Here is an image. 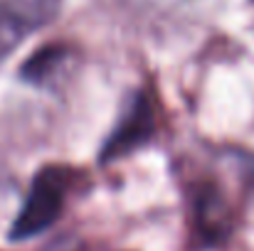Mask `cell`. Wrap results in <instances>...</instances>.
<instances>
[{
	"instance_id": "6da1fadb",
	"label": "cell",
	"mask_w": 254,
	"mask_h": 251,
	"mask_svg": "<svg viewBox=\"0 0 254 251\" xmlns=\"http://www.w3.org/2000/svg\"><path fill=\"white\" fill-rule=\"evenodd\" d=\"M69 177H72L69 170L60 165L45 167L35 175V182L27 192V200L12 222L10 239L20 242V239L37 237L40 232L50 229L57 222V217L62 214V207H64Z\"/></svg>"
},
{
	"instance_id": "7a4b0ae2",
	"label": "cell",
	"mask_w": 254,
	"mask_h": 251,
	"mask_svg": "<svg viewBox=\"0 0 254 251\" xmlns=\"http://www.w3.org/2000/svg\"><path fill=\"white\" fill-rule=\"evenodd\" d=\"M62 0H0V62L60 12Z\"/></svg>"
},
{
	"instance_id": "3957f363",
	"label": "cell",
	"mask_w": 254,
	"mask_h": 251,
	"mask_svg": "<svg viewBox=\"0 0 254 251\" xmlns=\"http://www.w3.org/2000/svg\"><path fill=\"white\" fill-rule=\"evenodd\" d=\"M156 131V108L151 103L148 96L138 94L133 99V103L126 108L124 118L119 121V126L114 128L111 138L104 146V160L111 158H121L128 151L143 146Z\"/></svg>"
},
{
	"instance_id": "277c9868",
	"label": "cell",
	"mask_w": 254,
	"mask_h": 251,
	"mask_svg": "<svg viewBox=\"0 0 254 251\" xmlns=\"http://www.w3.org/2000/svg\"><path fill=\"white\" fill-rule=\"evenodd\" d=\"M69 59V52L67 47H60V45H50L45 50H40L37 54L30 57V62L25 64L22 69V77L27 82H37V84H45L52 79V74L57 69L64 67V62Z\"/></svg>"
}]
</instances>
